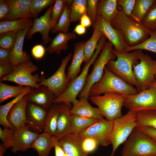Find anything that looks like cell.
Wrapping results in <instances>:
<instances>
[{
  "label": "cell",
  "instance_id": "6da1fadb",
  "mask_svg": "<svg viewBox=\"0 0 156 156\" xmlns=\"http://www.w3.org/2000/svg\"><path fill=\"white\" fill-rule=\"evenodd\" d=\"M111 25L122 33L125 42L129 46L138 44L148 38L152 32L141 23L137 22L126 15L122 10Z\"/></svg>",
  "mask_w": 156,
  "mask_h": 156
},
{
  "label": "cell",
  "instance_id": "7a4b0ae2",
  "mask_svg": "<svg viewBox=\"0 0 156 156\" xmlns=\"http://www.w3.org/2000/svg\"><path fill=\"white\" fill-rule=\"evenodd\" d=\"M138 50L132 52H119L114 50L117 59L111 60L106 67L110 71L129 85L135 86L138 90L139 86L134 76L133 66L139 63Z\"/></svg>",
  "mask_w": 156,
  "mask_h": 156
},
{
  "label": "cell",
  "instance_id": "3957f363",
  "mask_svg": "<svg viewBox=\"0 0 156 156\" xmlns=\"http://www.w3.org/2000/svg\"><path fill=\"white\" fill-rule=\"evenodd\" d=\"M110 92L127 96L137 94L139 91L136 88L128 84L105 66L103 76L91 87L89 95L90 97Z\"/></svg>",
  "mask_w": 156,
  "mask_h": 156
},
{
  "label": "cell",
  "instance_id": "277c9868",
  "mask_svg": "<svg viewBox=\"0 0 156 156\" xmlns=\"http://www.w3.org/2000/svg\"><path fill=\"white\" fill-rule=\"evenodd\" d=\"M106 37L103 35L100 39L93 55L88 62L86 64L80 74L70 81L65 90L55 98L53 101V103L56 104L65 103L70 104L76 99V97L85 84L89 68L100 53L106 42Z\"/></svg>",
  "mask_w": 156,
  "mask_h": 156
},
{
  "label": "cell",
  "instance_id": "5b68a950",
  "mask_svg": "<svg viewBox=\"0 0 156 156\" xmlns=\"http://www.w3.org/2000/svg\"><path fill=\"white\" fill-rule=\"evenodd\" d=\"M120 156H156V142L136 127L124 142Z\"/></svg>",
  "mask_w": 156,
  "mask_h": 156
},
{
  "label": "cell",
  "instance_id": "8992f818",
  "mask_svg": "<svg viewBox=\"0 0 156 156\" xmlns=\"http://www.w3.org/2000/svg\"><path fill=\"white\" fill-rule=\"evenodd\" d=\"M113 46L109 41L106 42L98 57L93 63V69L87 78L85 84L79 94V98L84 97L88 99L89 92L91 87L101 79L106 65L111 60L116 58L114 52Z\"/></svg>",
  "mask_w": 156,
  "mask_h": 156
},
{
  "label": "cell",
  "instance_id": "52a82bcc",
  "mask_svg": "<svg viewBox=\"0 0 156 156\" xmlns=\"http://www.w3.org/2000/svg\"><path fill=\"white\" fill-rule=\"evenodd\" d=\"M127 96L110 92L101 96H90L89 98L92 103L98 107L102 115L107 120L112 121L123 115L122 108Z\"/></svg>",
  "mask_w": 156,
  "mask_h": 156
},
{
  "label": "cell",
  "instance_id": "ba28073f",
  "mask_svg": "<svg viewBox=\"0 0 156 156\" xmlns=\"http://www.w3.org/2000/svg\"><path fill=\"white\" fill-rule=\"evenodd\" d=\"M137 113L136 111L129 110L125 115L113 121V127L111 137L112 149L110 156H114L119 146L124 143L137 127Z\"/></svg>",
  "mask_w": 156,
  "mask_h": 156
},
{
  "label": "cell",
  "instance_id": "9c48e42d",
  "mask_svg": "<svg viewBox=\"0 0 156 156\" xmlns=\"http://www.w3.org/2000/svg\"><path fill=\"white\" fill-rule=\"evenodd\" d=\"M137 57L140 62L133 64V68L139 92L149 88L154 81L156 74V60L140 50H138Z\"/></svg>",
  "mask_w": 156,
  "mask_h": 156
},
{
  "label": "cell",
  "instance_id": "30bf717a",
  "mask_svg": "<svg viewBox=\"0 0 156 156\" xmlns=\"http://www.w3.org/2000/svg\"><path fill=\"white\" fill-rule=\"evenodd\" d=\"M38 69V67L30 60L27 61L14 66L13 72L1 78L0 80L34 88H38L40 86L38 83L41 81L40 78L37 74H32Z\"/></svg>",
  "mask_w": 156,
  "mask_h": 156
},
{
  "label": "cell",
  "instance_id": "8fae6325",
  "mask_svg": "<svg viewBox=\"0 0 156 156\" xmlns=\"http://www.w3.org/2000/svg\"><path fill=\"white\" fill-rule=\"evenodd\" d=\"M72 56V54L70 53L63 58L59 67L51 76L47 79H46L43 76L40 78L41 81L38 83L39 86H43L47 87L53 93L55 98L65 90L71 81L65 74V70Z\"/></svg>",
  "mask_w": 156,
  "mask_h": 156
},
{
  "label": "cell",
  "instance_id": "7c38bea8",
  "mask_svg": "<svg viewBox=\"0 0 156 156\" xmlns=\"http://www.w3.org/2000/svg\"><path fill=\"white\" fill-rule=\"evenodd\" d=\"M123 106L129 110L139 111L156 109V89H148L133 95L126 96Z\"/></svg>",
  "mask_w": 156,
  "mask_h": 156
},
{
  "label": "cell",
  "instance_id": "4fadbf2b",
  "mask_svg": "<svg viewBox=\"0 0 156 156\" xmlns=\"http://www.w3.org/2000/svg\"><path fill=\"white\" fill-rule=\"evenodd\" d=\"M100 31L113 45L114 50L119 52L124 51L129 46L125 41L124 35L120 30L112 27L97 15L96 23L92 25Z\"/></svg>",
  "mask_w": 156,
  "mask_h": 156
},
{
  "label": "cell",
  "instance_id": "5bb4252c",
  "mask_svg": "<svg viewBox=\"0 0 156 156\" xmlns=\"http://www.w3.org/2000/svg\"><path fill=\"white\" fill-rule=\"evenodd\" d=\"M113 125V121L103 119L90 126L78 135L93 138L97 141L99 146H106L111 144Z\"/></svg>",
  "mask_w": 156,
  "mask_h": 156
},
{
  "label": "cell",
  "instance_id": "9a60e30c",
  "mask_svg": "<svg viewBox=\"0 0 156 156\" xmlns=\"http://www.w3.org/2000/svg\"><path fill=\"white\" fill-rule=\"evenodd\" d=\"M53 6L52 5L50 6L43 16L33 20L27 33V38H31L34 34L38 32L42 36V40L44 45H46L52 41L53 39L49 37V33L57 23L51 19Z\"/></svg>",
  "mask_w": 156,
  "mask_h": 156
},
{
  "label": "cell",
  "instance_id": "2e32d148",
  "mask_svg": "<svg viewBox=\"0 0 156 156\" xmlns=\"http://www.w3.org/2000/svg\"><path fill=\"white\" fill-rule=\"evenodd\" d=\"M39 134L31 131L28 125L14 129L13 144L12 151L14 153L24 151L31 148V145L38 137Z\"/></svg>",
  "mask_w": 156,
  "mask_h": 156
},
{
  "label": "cell",
  "instance_id": "e0dca14e",
  "mask_svg": "<svg viewBox=\"0 0 156 156\" xmlns=\"http://www.w3.org/2000/svg\"><path fill=\"white\" fill-rule=\"evenodd\" d=\"M28 100L26 95L16 102L10 109L7 116L9 122L14 129H16L27 125L31 127L28 121L26 110Z\"/></svg>",
  "mask_w": 156,
  "mask_h": 156
},
{
  "label": "cell",
  "instance_id": "ac0fdd59",
  "mask_svg": "<svg viewBox=\"0 0 156 156\" xmlns=\"http://www.w3.org/2000/svg\"><path fill=\"white\" fill-rule=\"evenodd\" d=\"M34 88L26 95L28 102L48 111L55 98L54 94L44 86Z\"/></svg>",
  "mask_w": 156,
  "mask_h": 156
},
{
  "label": "cell",
  "instance_id": "d6986e66",
  "mask_svg": "<svg viewBox=\"0 0 156 156\" xmlns=\"http://www.w3.org/2000/svg\"><path fill=\"white\" fill-rule=\"evenodd\" d=\"M10 10L5 21H12L24 18L33 17L30 5L31 0H4Z\"/></svg>",
  "mask_w": 156,
  "mask_h": 156
},
{
  "label": "cell",
  "instance_id": "ffe728a7",
  "mask_svg": "<svg viewBox=\"0 0 156 156\" xmlns=\"http://www.w3.org/2000/svg\"><path fill=\"white\" fill-rule=\"evenodd\" d=\"M31 26L24 30H19L17 32L16 41L10 54V62L13 66L30 60V56L26 51L23 50V47L25 37Z\"/></svg>",
  "mask_w": 156,
  "mask_h": 156
},
{
  "label": "cell",
  "instance_id": "44dd1931",
  "mask_svg": "<svg viewBox=\"0 0 156 156\" xmlns=\"http://www.w3.org/2000/svg\"><path fill=\"white\" fill-rule=\"evenodd\" d=\"M65 153L69 156H89L83 149L78 135L69 133L58 139Z\"/></svg>",
  "mask_w": 156,
  "mask_h": 156
},
{
  "label": "cell",
  "instance_id": "7402d4cb",
  "mask_svg": "<svg viewBox=\"0 0 156 156\" xmlns=\"http://www.w3.org/2000/svg\"><path fill=\"white\" fill-rule=\"evenodd\" d=\"M73 106L70 109L71 114H76L99 120L104 119L99 109L92 106L88 99L84 97L75 100L72 103Z\"/></svg>",
  "mask_w": 156,
  "mask_h": 156
},
{
  "label": "cell",
  "instance_id": "603a6c76",
  "mask_svg": "<svg viewBox=\"0 0 156 156\" xmlns=\"http://www.w3.org/2000/svg\"><path fill=\"white\" fill-rule=\"evenodd\" d=\"M48 111L36 105L28 102L26 114L31 127L40 131H44L46 118Z\"/></svg>",
  "mask_w": 156,
  "mask_h": 156
},
{
  "label": "cell",
  "instance_id": "cb8c5ba5",
  "mask_svg": "<svg viewBox=\"0 0 156 156\" xmlns=\"http://www.w3.org/2000/svg\"><path fill=\"white\" fill-rule=\"evenodd\" d=\"M86 41L77 42L74 44L71 62L68 68L67 76L71 81L77 76L81 70V64L84 62V47Z\"/></svg>",
  "mask_w": 156,
  "mask_h": 156
},
{
  "label": "cell",
  "instance_id": "d4e9b609",
  "mask_svg": "<svg viewBox=\"0 0 156 156\" xmlns=\"http://www.w3.org/2000/svg\"><path fill=\"white\" fill-rule=\"evenodd\" d=\"M58 104L59 115L55 137H60L69 133L70 126L71 104L61 103Z\"/></svg>",
  "mask_w": 156,
  "mask_h": 156
},
{
  "label": "cell",
  "instance_id": "484cf974",
  "mask_svg": "<svg viewBox=\"0 0 156 156\" xmlns=\"http://www.w3.org/2000/svg\"><path fill=\"white\" fill-rule=\"evenodd\" d=\"M118 0H98L97 14L107 22L111 24L118 15Z\"/></svg>",
  "mask_w": 156,
  "mask_h": 156
},
{
  "label": "cell",
  "instance_id": "4316f807",
  "mask_svg": "<svg viewBox=\"0 0 156 156\" xmlns=\"http://www.w3.org/2000/svg\"><path fill=\"white\" fill-rule=\"evenodd\" d=\"M77 37L74 32H68L65 33L59 32L52 40L50 45L46 48L50 54H60L63 50H66L68 47V42L70 40L75 39Z\"/></svg>",
  "mask_w": 156,
  "mask_h": 156
},
{
  "label": "cell",
  "instance_id": "83f0119b",
  "mask_svg": "<svg viewBox=\"0 0 156 156\" xmlns=\"http://www.w3.org/2000/svg\"><path fill=\"white\" fill-rule=\"evenodd\" d=\"M55 139L54 136L44 132L39 134L32 144L31 148L37 152L38 156H49L54 147Z\"/></svg>",
  "mask_w": 156,
  "mask_h": 156
},
{
  "label": "cell",
  "instance_id": "f1b7e54d",
  "mask_svg": "<svg viewBox=\"0 0 156 156\" xmlns=\"http://www.w3.org/2000/svg\"><path fill=\"white\" fill-rule=\"evenodd\" d=\"M99 120L76 114H71L69 133L79 135L90 126Z\"/></svg>",
  "mask_w": 156,
  "mask_h": 156
},
{
  "label": "cell",
  "instance_id": "f546056e",
  "mask_svg": "<svg viewBox=\"0 0 156 156\" xmlns=\"http://www.w3.org/2000/svg\"><path fill=\"white\" fill-rule=\"evenodd\" d=\"M32 19L24 18L12 21H1L0 22V34L4 32L25 29L32 24Z\"/></svg>",
  "mask_w": 156,
  "mask_h": 156
},
{
  "label": "cell",
  "instance_id": "4dcf8cb0",
  "mask_svg": "<svg viewBox=\"0 0 156 156\" xmlns=\"http://www.w3.org/2000/svg\"><path fill=\"white\" fill-rule=\"evenodd\" d=\"M58 107V104L53 103L51 104L48 111L45 120L44 132L52 136H55L56 134L59 115Z\"/></svg>",
  "mask_w": 156,
  "mask_h": 156
},
{
  "label": "cell",
  "instance_id": "1f68e13d",
  "mask_svg": "<svg viewBox=\"0 0 156 156\" xmlns=\"http://www.w3.org/2000/svg\"><path fill=\"white\" fill-rule=\"evenodd\" d=\"M31 88L26 86L24 91L18 97L15 98L8 103L0 106V124L4 127L14 129L13 126L8 121L7 119L8 114L10 109L18 101L21 99L26 95L30 92Z\"/></svg>",
  "mask_w": 156,
  "mask_h": 156
},
{
  "label": "cell",
  "instance_id": "d6a6232c",
  "mask_svg": "<svg viewBox=\"0 0 156 156\" xmlns=\"http://www.w3.org/2000/svg\"><path fill=\"white\" fill-rule=\"evenodd\" d=\"M136 122L137 127H150L156 129V109L137 112Z\"/></svg>",
  "mask_w": 156,
  "mask_h": 156
},
{
  "label": "cell",
  "instance_id": "836d02e7",
  "mask_svg": "<svg viewBox=\"0 0 156 156\" xmlns=\"http://www.w3.org/2000/svg\"><path fill=\"white\" fill-rule=\"evenodd\" d=\"M93 34L87 41H86L84 47V62L87 64L93 55L97 47L98 42L103 35L99 31L94 28Z\"/></svg>",
  "mask_w": 156,
  "mask_h": 156
},
{
  "label": "cell",
  "instance_id": "e575fe53",
  "mask_svg": "<svg viewBox=\"0 0 156 156\" xmlns=\"http://www.w3.org/2000/svg\"><path fill=\"white\" fill-rule=\"evenodd\" d=\"M25 88L26 86L20 85L11 86L0 81V103L10 98L18 97L24 91Z\"/></svg>",
  "mask_w": 156,
  "mask_h": 156
},
{
  "label": "cell",
  "instance_id": "d590c367",
  "mask_svg": "<svg viewBox=\"0 0 156 156\" xmlns=\"http://www.w3.org/2000/svg\"><path fill=\"white\" fill-rule=\"evenodd\" d=\"M87 4V0H73L70 7L71 22L80 20L83 15L86 13Z\"/></svg>",
  "mask_w": 156,
  "mask_h": 156
},
{
  "label": "cell",
  "instance_id": "8d00e7d4",
  "mask_svg": "<svg viewBox=\"0 0 156 156\" xmlns=\"http://www.w3.org/2000/svg\"><path fill=\"white\" fill-rule=\"evenodd\" d=\"M156 0H136L132 14L138 22L141 23L148 10Z\"/></svg>",
  "mask_w": 156,
  "mask_h": 156
},
{
  "label": "cell",
  "instance_id": "74e56055",
  "mask_svg": "<svg viewBox=\"0 0 156 156\" xmlns=\"http://www.w3.org/2000/svg\"><path fill=\"white\" fill-rule=\"evenodd\" d=\"M139 50L148 51L156 54V29L151 32L150 37L147 39L136 45L129 46L124 52H127Z\"/></svg>",
  "mask_w": 156,
  "mask_h": 156
},
{
  "label": "cell",
  "instance_id": "f35d334b",
  "mask_svg": "<svg viewBox=\"0 0 156 156\" xmlns=\"http://www.w3.org/2000/svg\"><path fill=\"white\" fill-rule=\"evenodd\" d=\"M70 13V9L67 7L66 4L64 12L58 23L51 30L52 33H56L59 32L67 33L69 32L70 23L71 22Z\"/></svg>",
  "mask_w": 156,
  "mask_h": 156
},
{
  "label": "cell",
  "instance_id": "ab89813d",
  "mask_svg": "<svg viewBox=\"0 0 156 156\" xmlns=\"http://www.w3.org/2000/svg\"><path fill=\"white\" fill-rule=\"evenodd\" d=\"M141 23L151 31L156 29V0L148 10Z\"/></svg>",
  "mask_w": 156,
  "mask_h": 156
},
{
  "label": "cell",
  "instance_id": "60d3db41",
  "mask_svg": "<svg viewBox=\"0 0 156 156\" xmlns=\"http://www.w3.org/2000/svg\"><path fill=\"white\" fill-rule=\"evenodd\" d=\"M17 32L9 31L0 34V48L11 51L16 41Z\"/></svg>",
  "mask_w": 156,
  "mask_h": 156
},
{
  "label": "cell",
  "instance_id": "b9f144b4",
  "mask_svg": "<svg viewBox=\"0 0 156 156\" xmlns=\"http://www.w3.org/2000/svg\"><path fill=\"white\" fill-rule=\"evenodd\" d=\"M54 0H31L30 10L33 17L37 18L40 12L44 9L54 3Z\"/></svg>",
  "mask_w": 156,
  "mask_h": 156
},
{
  "label": "cell",
  "instance_id": "7bdbcfd3",
  "mask_svg": "<svg viewBox=\"0 0 156 156\" xmlns=\"http://www.w3.org/2000/svg\"><path fill=\"white\" fill-rule=\"evenodd\" d=\"M14 129L4 127L2 129L0 127V138L3 146L6 149L13 146Z\"/></svg>",
  "mask_w": 156,
  "mask_h": 156
},
{
  "label": "cell",
  "instance_id": "ee69618b",
  "mask_svg": "<svg viewBox=\"0 0 156 156\" xmlns=\"http://www.w3.org/2000/svg\"><path fill=\"white\" fill-rule=\"evenodd\" d=\"M79 137L82 148L88 154L94 151L99 146L97 141L93 138L90 137Z\"/></svg>",
  "mask_w": 156,
  "mask_h": 156
},
{
  "label": "cell",
  "instance_id": "f6af8a7d",
  "mask_svg": "<svg viewBox=\"0 0 156 156\" xmlns=\"http://www.w3.org/2000/svg\"><path fill=\"white\" fill-rule=\"evenodd\" d=\"M66 4V0H55L51 15L52 21L57 23L62 14Z\"/></svg>",
  "mask_w": 156,
  "mask_h": 156
},
{
  "label": "cell",
  "instance_id": "bcb514c9",
  "mask_svg": "<svg viewBox=\"0 0 156 156\" xmlns=\"http://www.w3.org/2000/svg\"><path fill=\"white\" fill-rule=\"evenodd\" d=\"M136 0H118V5L122 7V10L128 16L138 22L132 14Z\"/></svg>",
  "mask_w": 156,
  "mask_h": 156
},
{
  "label": "cell",
  "instance_id": "7dc6e473",
  "mask_svg": "<svg viewBox=\"0 0 156 156\" xmlns=\"http://www.w3.org/2000/svg\"><path fill=\"white\" fill-rule=\"evenodd\" d=\"M98 1V0H87L86 14L90 19L92 25L96 23V20Z\"/></svg>",
  "mask_w": 156,
  "mask_h": 156
},
{
  "label": "cell",
  "instance_id": "c3c4849f",
  "mask_svg": "<svg viewBox=\"0 0 156 156\" xmlns=\"http://www.w3.org/2000/svg\"><path fill=\"white\" fill-rule=\"evenodd\" d=\"M46 49L41 44H38L35 45L31 50V53L33 56L36 59L42 58L45 55Z\"/></svg>",
  "mask_w": 156,
  "mask_h": 156
},
{
  "label": "cell",
  "instance_id": "681fc988",
  "mask_svg": "<svg viewBox=\"0 0 156 156\" xmlns=\"http://www.w3.org/2000/svg\"><path fill=\"white\" fill-rule=\"evenodd\" d=\"M13 67L10 63H0V78L11 73L13 70Z\"/></svg>",
  "mask_w": 156,
  "mask_h": 156
},
{
  "label": "cell",
  "instance_id": "f907efd6",
  "mask_svg": "<svg viewBox=\"0 0 156 156\" xmlns=\"http://www.w3.org/2000/svg\"><path fill=\"white\" fill-rule=\"evenodd\" d=\"M10 7L4 0H0V20H5L10 12Z\"/></svg>",
  "mask_w": 156,
  "mask_h": 156
},
{
  "label": "cell",
  "instance_id": "816d5d0a",
  "mask_svg": "<svg viewBox=\"0 0 156 156\" xmlns=\"http://www.w3.org/2000/svg\"><path fill=\"white\" fill-rule=\"evenodd\" d=\"M11 51L0 48V63H10Z\"/></svg>",
  "mask_w": 156,
  "mask_h": 156
},
{
  "label": "cell",
  "instance_id": "f5cc1de1",
  "mask_svg": "<svg viewBox=\"0 0 156 156\" xmlns=\"http://www.w3.org/2000/svg\"><path fill=\"white\" fill-rule=\"evenodd\" d=\"M137 127L156 142V129L150 127Z\"/></svg>",
  "mask_w": 156,
  "mask_h": 156
},
{
  "label": "cell",
  "instance_id": "db71d44e",
  "mask_svg": "<svg viewBox=\"0 0 156 156\" xmlns=\"http://www.w3.org/2000/svg\"><path fill=\"white\" fill-rule=\"evenodd\" d=\"M55 137L54 146L55 150V156H64L66 153L60 146L58 139L55 136Z\"/></svg>",
  "mask_w": 156,
  "mask_h": 156
},
{
  "label": "cell",
  "instance_id": "11a10c76",
  "mask_svg": "<svg viewBox=\"0 0 156 156\" xmlns=\"http://www.w3.org/2000/svg\"><path fill=\"white\" fill-rule=\"evenodd\" d=\"M80 20V24L86 28L92 25L91 21L86 13L83 15Z\"/></svg>",
  "mask_w": 156,
  "mask_h": 156
},
{
  "label": "cell",
  "instance_id": "9f6ffc18",
  "mask_svg": "<svg viewBox=\"0 0 156 156\" xmlns=\"http://www.w3.org/2000/svg\"><path fill=\"white\" fill-rule=\"evenodd\" d=\"M74 33L79 35H81L85 34L86 32V28L80 24L77 25L73 30Z\"/></svg>",
  "mask_w": 156,
  "mask_h": 156
},
{
  "label": "cell",
  "instance_id": "6f0895ef",
  "mask_svg": "<svg viewBox=\"0 0 156 156\" xmlns=\"http://www.w3.org/2000/svg\"><path fill=\"white\" fill-rule=\"evenodd\" d=\"M6 149L4 147L2 144L0 143V156H4V153L6 151Z\"/></svg>",
  "mask_w": 156,
  "mask_h": 156
},
{
  "label": "cell",
  "instance_id": "680465c9",
  "mask_svg": "<svg viewBox=\"0 0 156 156\" xmlns=\"http://www.w3.org/2000/svg\"><path fill=\"white\" fill-rule=\"evenodd\" d=\"M153 87L156 89V80H154L150 87Z\"/></svg>",
  "mask_w": 156,
  "mask_h": 156
},
{
  "label": "cell",
  "instance_id": "91938a15",
  "mask_svg": "<svg viewBox=\"0 0 156 156\" xmlns=\"http://www.w3.org/2000/svg\"><path fill=\"white\" fill-rule=\"evenodd\" d=\"M64 156H69L67 155V154H66V153H65V154Z\"/></svg>",
  "mask_w": 156,
  "mask_h": 156
},
{
  "label": "cell",
  "instance_id": "94428289",
  "mask_svg": "<svg viewBox=\"0 0 156 156\" xmlns=\"http://www.w3.org/2000/svg\"><path fill=\"white\" fill-rule=\"evenodd\" d=\"M155 77H156V75H155Z\"/></svg>",
  "mask_w": 156,
  "mask_h": 156
}]
</instances>
